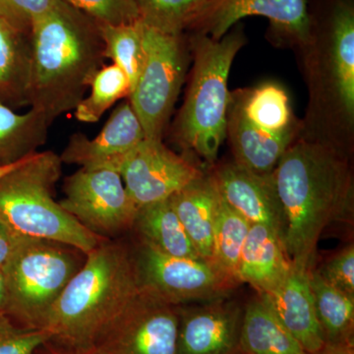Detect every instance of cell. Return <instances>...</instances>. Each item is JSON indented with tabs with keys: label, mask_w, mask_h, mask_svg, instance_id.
Here are the masks:
<instances>
[{
	"label": "cell",
	"mask_w": 354,
	"mask_h": 354,
	"mask_svg": "<svg viewBox=\"0 0 354 354\" xmlns=\"http://www.w3.org/2000/svg\"><path fill=\"white\" fill-rule=\"evenodd\" d=\"M118 171L139 208L167 199L204 176L189 160L165 147L162 140L149 139L121 160Z\"/></svg>",
	"instance_id": "13"
},
{
	"label": "cell",
	"mask_w": 354,
	"mask_h": 354,
	"mask_svg": "<svg viewBox=\"0 0 354 354\" xmlns=\"http://www.w3.org/2000/svg\"><path fill=\"white\" fill-rule=\"evenodd\" d=\"M309 272L293 266L288 277L276 288L258 295L304 351L315 354L326 344L317 319Z\"/></svg>",
	"instance_id": "17"
},
{
	"label": "cell",
	"mask_w": 354,
	"mask_h": 354,
	"mask_svg": "<svg viewBox=\"0 0 354 354\" xmlns=\"http://www.w3.org/2000/svg\"><path fill=\"white\" fill-rule=\"evenodd\" d=\"M272 174L285 216L286 251L295 268L312 271L323 232L353 215L351 165L330 141L295 139Z\"/></svg>",
	"instance_id": "1"
},
{
	"label": "cell",
	"mask_w": 354,
	"mask_h": 354,
	"mask_svg": "<svg viewBox=\"0 0 354 354\" xmlns=\"http://www.w3.org/2000/svg\"><path fill=\"white\" fill-rule=\"evenodd\" d=\"M19 237L0 221V270H3L10 260Z\"/></svg>",
	"instance_id": "35"
},
{
	"label": "cell",
	"mask_w": 354,
	"mask_h": 354,
	"mask_svg": "<svg viewBox=\"0 0 354 354\" xmlns=\"http://www.w3.org/2000/svg\"><path fill=\"white\" fill-rule=\"evenodd\" d=\"M85 258L72 246L20 236L3 269L7 315L26 329L44 330L53 304Z\"/></svg>",
	"instance_id": "6"
},
{
	"label": "cell",
	"mask_w": 354,
	"mask_h": 354,
	"mask_svg": "<svg viewBox=\"0 0 354 354\" xmlns=\"http://www.w3.org/2000/svg\"><path fill=\"white\" fill-rule=\"evenodd\" d=\"M225 299L195 308L179 306L177 354H227L239 348L243 312Z\"/></svg>",
	"instance_id": "16"
},
{
	"label": "cell",
	"mask_w": 354,
	"mask_h": 354,
	"mask_svg": "<svg viewBox=\"0 0 354 354\" xmlns=\"http://www.w3.org/2000/svg\"><path fill=\"white\" fill-rule=\"evenodd\" d=\"M145 139L143 127L130 102L116 106L97 137L74 134L65 147L62 162L85 169L108 167L118 171L121 160Z\"/></svg>",
	"instance_id": "15"
},
{
	"label": "cell",
	"mask_w": 354,
	"mask_h": 354,
	"mask_svg": "<svg viewBox=\"0 0 354 354\" xmlns=\"http://www.w3.org/2000/svg\"><path fill=\"white\" fill-rule=\"evenodd\" d=\"M172 207L198 254L213 260V232L218 194L209 176H203L169 197Z\"/></svg>",
	"instance_id": "20"
},
{
	"label": "cell",
	"mask_w": 354,
	"mask_h": 354,
	"mask_svg": "<svg viewBox=\"0 0 354 354\" xmlns=\"http://www.w3.org/2000/svg\"><path fill=\"white\" fill-rule=\"evenodd\" d=\"M250 225L218 195L213 232V260L237 281L241 251Z\"/></svg>",
	"instance_id": "28"
},
{
	"label": "cell",
	"mask_w": 354,
	"mask_h": 354,
	"mask_svg": "<svg viewBox=\"0 0 354 354\" xmlns=\"http://www.w3.org/2000/svg\"><path fill=\"white\" fill-rule=\"evenodd\" d=\"M59 202L79 223L104 239L131 230L139 207L115 169L81 167L65 180Z\"/></svg>",
	"instance_id": "10"
},
{
	"label": "cell",
	"mask_w": 354,
	"mask_h": 354,
	"mask_svg": "<svg viewBox=\"0 0 354 354\" xmlns=\"http://www.w3.org/2000/svg\"><path fill=\"white\" fill-rule=\"evenodd\" d=\"M102 24L120 25L140 20L135 0H62Z\"/></svg>",
	"instance_id": "31"
},
{
	"label": "cell",
	"mask_w": 354,
	"mask_h": 354,
	"mask_svg": "<svg viewBox=\"0 0 354 354\" xmlns=\"http://www.w3.org/2000/svg\"><path fill=\"white\" fill-rule=\"evenodd\" d=\"M57 0H0V19L30 35L35 21L53 6Z\"/></svg>",
	"instance_id": "33"
},
{
	"label": "cell",
	"mask_w": 354,
	"mask_h": 354,
	"mask_svg": "<svg viewBox=\"0 0 354 354\" xmlns=\"http://www.w3.org/2000/svg\"><path fill=\"white\" fill-rule=\"evenodd\" d=\"M315 354H354V346L325 344V346Z\"/></svg>",
	"instance_id": "36"
},
{
	"label": "cell",
	"mask_w": 354,
	"mask_h": 354,
	"mask_svg": "<svg viewBox=\"0 0 354 354\" xmlns=\"http://www.w3.org/2000/svg\"><path fill=\"white\" fill-rule=\"evenodd\" d=\"M227 354H245L243 351H241V348L236 349V351H232V353H227Z\"/></svg>",
	"instance_id": "40"
},
{
	"label": "cell",
	"mask_w": 354,
	"mask_h": 354,
	"mask_svg": "<svg viewBox=\"0 0 354 354\" xmlns=\"http://www.w3.org/2000/svg\"><path fill=\"white\" fill-rule=\"evenodd\" d=\"M48 339L46 330L26 329L0 312V354H36Z\"/></svg>",
	"instance_id": "32"
},
{
	"label": "cell",
	"mask_w": 354,
	"mask_h": 354,
	"mask_svg": "<svg viewBox=\"0 0 354 354\" xmlns=\"http://www.w3.org/2000/svg\"><path fill=\"white\" fill-rule=\"evenodd\" d=\"M139 290L134 252L104 239L86 254L53 304L44 327L50 334L46 344L64 354L88 353Z\"/></svg>",
	"instance_id": "3"
},
{
	"label": "cell",
	"mask_w": 354,
	"mask_h": 354,
	"mask_svg": "<svg viewBox=\"0 0 354 354\" xmlns=\"http://www.w3.org/2000/svg\"><path fill=\"white\" fill-rule=\"evenodd\" d=\"M230 102L246 120L265 131L283 134L297 130L290 97L278 84L265 83L241 91L230 95Z\"/></svg>",
	"instance_id": "25"
},
{
	"label": "cell",
	"mask_w": 354,
	"mask_h": 354,
	"mask_svg": "<svg viewBox=\"0 0 354 354\" xmlns=\"http://www.w3.org/2000/svg\"><path fill=\"white\" fill-rule=\"evenodd\" d=\"M7 305V286L6 274L0 270V312H6Z\"/></svg>",
	"instance_id": "37"
},
{
	"label": "cell",
	"mask_w": 354,
	"mask_h": 354,
	"mask_svg": "<svg viewBox=\"0 0 354 354\" xmlns=\"http://www.w3.org/2000/svg\"><path fill=\"white\" fill-rule=\"evenodd\" d=\"M62 158L46 151L34 153L0 178V221L14 234L46 239L88 254L104 237L75 220L53 198Z\"/></svg>",
	"instance_id": "4"
},
{
	"label": "cell",
	"mask_w": 354,
	"mask_h": 354,
	"mask_svg": "<svg viewBox=\"0 0 354 354\" xmlns=\"http://www.w3.org/2000/svg\"><path fill=\"white\" fill-rule=\"evenodd\" d=\"M50 123L36 109L19 113L0 102V167L38 153L37 149L46 142Z\"/></svg>",
	"instance_id": "24"
},
{
	"label": "cell",
	"mask_w": 354,
	"mask_h": 354,
	"mask_svg": "<svg viewBox=\"0 0 354 354\" xmlns=\"http://www.w3.org/2000/svg\"><path fill=\"white\" fill-rule=\"evenodd\" d=\"M208 0H135L140 20L153 29L183 35Z\"/></svg>",
	"instance_id": "30"
},
{
	"label": "cell",
	"mask_w": 354,
	"mask_h": 354,
	"mask_svg": "<svg viewBox=\"0 0 354 354\" xmlns=\"http://www.w3.org/2000/svg\"><path fill=\"white\" fill-rule=\"evenodd\" d=\"M31 75L28 106L53 122L75 109L104 57L100 23L57 0L30 32Z\"/></svg>",
	"instance_id": "2"
},
{
	"label": "cell",
	"mask_w": 354,
	"mask_h": 354,
	"mask_svg": "<svg viewBox=\"0 0 354 354\" xmlns=\"http://www.w3.org/2000/svg\"><path fill=\"white\" fill-rule=\"evenodd\" d=\"M227 137L230 139L234 162L259 174H270L297 138V130L274 134L251 124L239 109L230 102Z\"/></svg>",
	"instance_id": "19"
},
{
	"label": "cell",
	"mask_w": 354,
	"mask_h": 354,
	"mask_svg": "<svg viewBox=\"0 0 354 354\" xmlns=\"http://www.w3.org/2000/svg\"><path fill=\"white\" fill-rule=\"evenodd\" d=\"M179 306L140 288L85 354H177Z\"/></svg>",
	"instance_id": "9"
},
{
	"label": "cell",
	"mask_w": 354,
	"mask_h": 354,
	"mask_svg": "<svg viewBox=\"0 0 354 354\" xmlns=\"http://www.w3.org/2000/svg\"><path fill=\"white\" fill-rule=\"evenodd\" d=\"M313 32L320 46L317 90L342 127L354 120V6L353 0H335L321 32Z\"/></svg>",
	"instance_id": "11"
},
{
	"label": "cell",
	"mask_w": 354,
	"mask_h": 354,
	"mask_svg": "<svg viewBox=\"0 0 354 354\" xmlns=\"http://www.w3.org/2000/svg\"><path fill=\"white\" fill-rule=\"evenodd\" d=\"M100 30L104 44V57L113 60V64L127 74L132 91L145 59L142 21L120 25L100 23Z\"/></svg>",
	"instance_id": "27"
},
{
	"label": "cell",
	"mask_w": 354,
	"mask_h": 354,
	"mask_svg": "<svg viewBox=\"0 0 354 354\" xmlns=\"http://www.w3.org/2000/svg\"><path fill=\"white\" fill-rule=\"evenodd\" d=\"M90 88V95L84 97L75 108L76 118L81 122H97L116 102L129 97L131 93L127 74L113 64L99 69Z\"/></svg>",
	"instance_id": "29"
},
{
	"label": "cell",
	"mask_w": 354,
	"mask_h": 354,
	"mask_svg": "<svg viewBox=\"0 0 354 354\" xmlns=\"http://www.w3.org/2000/svg\"><path fill=\"white\" fill-rule=\"evenodd\" d=\"M292 267L278 230L251 225L239 260V283H249L258 293L268 292L288 277Z\"/></svg>",
	"instance_id": "18"
},
{
	"label": "cell",
	"mask_w": 354,
	"mask_h": 354,
	"mask_svg": "<svg viewBox=\"0 0 354 354\" xmlns=\"http://www.w3.org/2000/svg\"><path fill=\"white\" fill-rule=\"evenodd\" d=\"M249 16L267 18L272 34L288 44L308 48L313 41L308 0H208L187 30L218 41Z\"/></svg>",
	"instance_id": "12"
},
{
	"label": "cell",
	"mask_w": 354,
	"mask_h": 354,
	"mask_svg": "<svg viewBox=\"0 0 354 354\" xmlns=\"http://www.w3.org/2000/svg\"><path fill=\"white\" fill-rule=\"evenodd\" d=\"M30 75V35L0 19V102L12 109L28 106Z\"/></svg>",
	"instance_id": "21"
},
{
	"label": "cell",
	"mask_w": 354,
	"mask_h": 354,
	"mask_svg": "<svg viewBox=\"0 0 354 354\" xmlns=\"http://www.w3.org/2000/svg\"><path fill=\"white\" fill-rule=\"evenodd\" d=\"M310 286L326 344L354 346V297L337 290L312 270Z\"/></svg>",
	"instance_id": "26"
},
{
	"label": "cell",
	"mask_w": 354,
	"mask_h": 354,
	"mask_svg": "<svg viewBox=\"0 0 354 354\" xmlns=\"http://www.w3.org/2000/svg\"><path fill=\"white\" fill-rule=\"evenodd\" d=\"M244 44L239 26L218 41L195 32L190 39L194 66L176 134L181 145L211 164L227 138L228 76Z\"/></svg>",
	"instance_id": "5"
},
{
	"label": "cell",
	"mask_w": 354,
	"mask_h": 354,
	"mask_svg": "<svg viewBox=\"0 0 354 354\" xmlns=\"http://www.w3.org/2000/svg\"><path fill=\"white\" fill-rule=\"evenodd\" d=\"M324 281L354 297V247L346 246L315 270Z\"/></svg>",
	"instance_id": "34"
},
{
	"label": "cell",
	"mask_w": 354,
	"mask_h": 354,
	"mask_svg": "<svg viewBox=\"0 0 354 354\" xmlns=\"http://www.w3.org/2000/svg\"><path fill=\"white\" fill-rule=\"evenodd\" d=\"M239 348L245 354H309L259 295L244 310Z\"/></svg>",
	"instance_id": "23"
},
{
	"label": "cell",
	"mask_w": 354,
	"mask_h": 354,
	"mask_svg": "<svg viewBox=\"0 0 354 354\" xmlns=\"http://www.w3.org/2000/svg\"><path fill=\"white\" fill-rule=\"evenodd\" d=\"M142 24L145 59L129 102L145 139L162 140L185 75L187 51L183 35L167 34Z\"/></svg>",
	"instance_id": "7"
},
{
	"label": "cell",
	"mask_w": 354,
	"mask_h": 354,
	"mask_svg": "<svg viewBox=\"0 0 354 354\" xmlns=\"http://www.w3.org/2000/svg\"><path fill=\"white\" fill-rule=\"evenodd\" d=\"M132 228L138 234L141 243L160 252L176 257L202 258L186 234L169 198L139 208Z\"/></svg>",
	"instance_id": "22"
},
{
	"label": "cell",
	"mask_w": 354,
	"mask_h": 354,
	"mask_svg": "<svg viewBox=\"0 0 354 354\" xmlns=\"http://www.w3.org/2000/svg\"><path fill=\"white\" fill-rule=\"evenodd\" d=\"M134 255L140 288L176 306L225 299L241 283L215 261L167 255L141 242Z\"/></svg>",
	"instance_id": "8"
},
{
	"label": "cell",
	"mask_w": 354,
	"mask_h": 354,
	"mask_svg": "<svg viewBox=\"0 0 354 354\" xmlns=\"http://www.w3.org/2000/svg\"><path fill=\"white\" fill-rule=\"evenodd\" d=\"M209 176L230 208L250 225L274 228L283 239L285 216L272 174H255L234 162L216 167Z\"/></svg>",
	"instance_id": "14"
},
{
	"label": "cell",
	"mask_w": 354,
	"mask_h": 354,
	"mask_svg": "<svg viewBox=\"0 0 354 354\" xmlns=\"http://www.w3.org/2000/svg\"><path fill=\"white\" fill-rule=\"evenodd\" d=\"M36 354H64L62 353H59V351H55L53 348H50L48 344H44V346H41V348L37 351Z\"/></svg>",
	"instance_id": "39"
},
{
	"label": "cell",
	"mask_w": 354,
	"mask_h": 354,
	"mask_svg": "<svg viewBox=\"0 0 354 354\" xmlns=\"http://www.w3.org/2000/svg\"><path fill=\"white\" fill-rule=\"evenodd\" d=\"M32 155H34V153H32ZM32 155L29 156V157L23 158V160H19V162H14V164L0 167V178H1L2 176H6V174H8V172L13 171V169H16V167H19L20 165H22L23 162H26V160H27L30 157H32Z\"/></svg>",
	"instance_id": "38"
}]
</instances>
